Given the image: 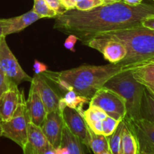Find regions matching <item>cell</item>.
I'll use <instances>...</instances> for the list:
<instances>
[{"label": "cell", "instance_id": "31", "mask_svg": "<svg viewBox=\"0 0 154 154\" xmlns=\"http://www.w3.org/2000/svg\"><path fill=\"white\" fill-rule=\"evenodd\" d=\"M33 70H34L35 75H42L44 72L48 71V66L45 63H41L38 60H35L34 65H33Z\"/></svg>", "mask_w": 154, "mask_h": 154}, {"label": "cell", "instance_id": "10", "mask_svg": "<svg viewBox=\"0 0 154 154\" xmlns=\"http://www.w3.org/2000/svg\"><path fill=\"white\" fill-rule=\"evenodd\" d=\"M126 120L138 139L139 152L154 154V124L143 118L136 121Z\"/></svg>", "mask_w": 154, "mask_h": 154}, {"label": "cell", "instance_id": "27", "mask_svg": "<svg viewBox=\"0 0 154 154\" xmlns=\"http://www.w3.org/2000/svg\"><path fill=\"white\" fill-rule=\"evenodd\" d=\"M100 5H102L101 0H80L77 3L75 9L81 11H87Z\"/></svg>", "mask_w": 154, "mask_h": 154}, {"label": "cell", "instance_id": "36", "mask_svg": "<svg viewBox=\"0 0 154 154\" xmlns=\"http://www.w3.org/2000/svg\"><path fill=\"white\" fill-rule=\"evenodd\" d=\"M45 154H57V151H56V149H54L52 146H51L47 150V151L45 152Z\"/></svg>", "mask_w": 154, "mask_h": 154}, {"label": "cell", "instance_id": "30", "mask_svg": "<svg viewBox=\"0 0 154 154\" xmlns=\"http://www.w3.org/2000/svg\"><path fill=\"white\" fill-rule=\"evenodd\" d=\"M78 41V38L75 36V35H69L67 38L66 39L64 43V46L66 49L69 50V51L75 52V45L76 42Z\"/></svg>", "mask_w": 154, "mask_h": 154}, {"label": "cell", "instance_id": "32", "mask_svg": "<svg viewBox=\"0 0 154 154\" xmlns=\"http://www.w3.org/2000/svg\"><path fill=\"white\" fill-rule=\"evenodd\" d=\"M80 0H60V3L63 5V7L66 11L74 10V9H75L77 3Z\"/></svg>", "mask_w": 154, "mask_h": 154}, {"label": "cell", "instance_id": "29", "mask_svg": "<svg viewBox=\"0 0 154 154\" xmlns=\"http://www.w3.org/2000/svg\"><path fill=\"white\" fill-rule=\"evenodd\" d=\"M45 1L48 3V5H49L51 8L54 9V10L57 12L58 16L66 11V9L63 7V5H62L61 3H60V0H45Z\"/></svg>", "mask_w": 154, "mask_h": 154}, {"label": "cell", "instance_id": "7", "mask_svg": "<svg viewBox=\"0 0 154 154\" xmlns=\"http://www.w3.org/2000/svg\"><path fill=\"white\" fill-rule=\"evenodd\" d=\"M6 37L3 36L0 38V68L8 78L16 85H19L23 81L31 82L32 78L27 75L9 48Z\"/></svg>", "mask_w": 154, "mask_h": 154}, {"label": "cell", "instance_id": "38", "mask_svg": "<svg viewBox=\"0 0 154 154\" xmlns=\"http://www.w3.org/2000/svg\"><path fill=\"white\" fill-rule=\"evenodd\" d=\"M99 154H112V153H111L110 151H105V152H103V153H101Z\"/></svg>", "mask_w": 154, "mask_h": 154}, {"label": "cell", "instance_id": "26", "mask_svg": "<svg viewBox=\"0 0 154 154\" xmlns=\"http://www.w3.org/2000/svg\"><path fill=\"white\" fill-rule=\"evenodd\" d=\"M120 123V120H116L109 116H107L106 118L104 119L102 122V135L106 137H109L110 135L114 133Z\"/></svg>", "mask_w": 154, "mask_h": 154}, {"label": "cell", "instance_id": "8", "mask_svg": "<svg viewBox=\"0 0 154 154\" xmlns=\"http://www.w3.org/2000/svg\"><path fill=\"white\" fill-rule=\"evenodd\" d=\"M85 45L99 51L105 60L114 64L122 61L127 53L126 48L121 42L111 38L95 37L90 39Z\"/></svg>", "mask_w": 154, "mask_h": 154}, {"label": "cell", "instance_id": "18", "mask_svg": "<svg viewBox=\"0 0 154 154\" xmlns=\"http://www.w3.org/2000/svg\"><path fill=\"white\" fill-rule=\"evenodd\" d=\"M80 114L93 132L96 134H102V122L108 116L103 110L95 105H89V108L86 111L83 110Z\"/></svg>", "mask_w": 154, "mask_h": 154}, {"label": "cell", "instance_id": "21", "mask_svg": "<svg viewBox=\"0 0 154 154\" xmlns=\"http://www.w3.org/2000/svg\"><path fill=\"white\" fill-rule=\"evenodd\" d=\"M90 98L81 96L74 90H69L66 91L64 96L60 99L59 108L62 106H67L81 113L84 110V105L86 104H90Z\"/></svg>", "mask_w": 154, "mask_h": 154}, {"label": "cell", "instance_id": "33", "mask_svg": "<svg viewBox=\"0 0 154 154\" xmlns=\"http://www.w3.org/2000/svg\"><path fill=\"white\" fill-rule=\"evenodd\" d=\"M141 24H142L143 26L154 29V17L146 18L142 21Z\"/></svg>", "mask_w": 154, "mask_h": 154}, {"label": "cell", "instance_id": "37", "mask_svg": "<svg viewBox=\"0 0 154 154\" xmlns=\"http://www.w3.org/2000/svg\"><path fill=\"white\" fill-rule=\"evenodd\" d=\"M4 35H3V27H2V20L0 19V38L2 37H3Z\"/></svg>", "mask_w": 154, "mask_h": 154}, {"label": "cell", "instance_id": "28", "mask_svg": "<svg viewBox=\"0 0 154 154\" xmlns=\"http://www.w3.org/2000/svg\"><path fill=\"white\" fill-rule=\"evenodd\" d=\"M15 84L7 77L0 68V96L5 91L8 90L11 86Z\"/></svg>", "mask_w": 154, "mask_h": 154}, {"label": "cell", "instance_id": "6", "mask_svg": "<svg viewBox=\"0 0 154 154\" xmlns=\"http://www.w3.org/2000/svg\"><path fill=\"white\" fill-rule=\"evenodd\" d=\"M89 105L103 110L109 117L122 121L126 118V106L124 99L109 89L102 87L90 99Z\"/></svg>", "mask_w": 154, "mask_h": 154}, {"label": "cell", "instance_id": "2", "mask_svg": "<svg viewBox=\"0 0 154 154\" xmlns=\"http://www.w3.org/2000/svg\"><path fill=\"white\" fill-rule=\"evenodd\" d=\"M119 64L104 66H81L60 72L46 71L42 74L63 92L74 90L78 94L91 99L109 78L121 72Z\"/></svg>", "mask_w": 154, "mask_h": 154}, {"label": "cell", "instance_id": "13", "mask_svg": "<svg viewBox=\"0 0 154 154\" xmlns=\"http://www.w3.org/2000/svg\"><path fill=\"white\" fill-rule=\"evenodd\" d=\"M26 105L30 122L41 127L46 119L48 112L41 99L37 88L32 82L29 97L26 100Z\"/></svg>", "mask_w": 154, "mask_h": 154}, {"label": "cell", "instance_id": "39", "mask_svg": "<svg viewBox=\"0 0 154 154\" xmlns=\"http://www.w3.org/2000/svg\"><path fill=\"white\" fill-rule=\"evenodd\" d=\"M2 136V126H1V120H0V137Z\"/></svg>", "mask_w": 154, "mask_h": 154}, {"label": "cell", "instance_id": "35", "mask_svg": "<svg viewBox=\"0 0 154 154\" xmlns=\"http://www.w3.org/2000/svg\"><path fill=\"white\" fill-rule=\"evenodd\" d=\"M122 0H101L102 5H109V4H113V3L119 2H121Z\"/></svg>", "mask_w": 154, "mask_h": 154}, {"label": "cell", "instance_id": "24", "mask_svg": "<svg viewBox=\"0 0 154 154\" xmlns=\"http://www.w3.org/2000/svg\"><path fill=\"white\" fill-rule=\"evenodd\" d=\"M123 126H124V120H123L119 123L114 133L108 137L109 150L112 154H122L121 139Z\"/></svg>", "mask_w": 154, "mask_h": 154}, {"label": "cell", "instance_id": "3", "mask_svg": "<svg viewBox=\"0 0 154 154\" xmlns=\"http://www.w3.org/2000/svg\"><path fill=\"white\" fill-rule=\"evenodd\" d=\"M96 37L114 39L124 45L126 56L117 63L122 66L123 70L154 63V29L141 25L101 33Z\"/></svg>", "mask_w": 154, "mask_h": 154}, {"label": "cell", "instance_id": "12", "mask_svg": "<svg viewBox=\"0 0 154 154\" xmlns=\"http://www.w3.org/2000/svg\"><path fill=\"white\" fill-rule=\"evenodd\" d=\"M35 84L48 113L59 110L61 97L51 87L46 78L42 75H35L31 81Z\"/></svg>", "mask_w": 154, "mask_h": 154}, {"label": "cell", "instance_id": "16", "mask_svg": "<svg viewBox=\"0 0 154 154\" xmlns=\"http://www.w3.org/2000/svg\"><path fill=\"white\" fill-rule=\"evenodd\" d=\"M39 19L41 18L33 11V10L14 17L1 19L3 27V35L6 37L8 35L19 32Z\"/></svg>", "mask_w": 154, "mask_h": 154}, {"label": "cell", "instance_id": "40", "mask_svg": "<svg viewBox=\"0 0 154 154\" xmlns=\"http://www.w3.org/2000/svg\"><path fill=\"white\" fill-rule=\"evenodd\" d=\"M139 154H148V153H144V152H139Z\"/></svg>", "mask_w": 154, "mask_h": 154}, {"label": "cell", "instance_id": "19", "mask_svg": "<svg viewBox=\"0 0 154 154\" xmlns=\"http://www.w3.org/2000/svg\"><path fill=\"white\" fill-rule=\"evenodd\" d=\"M134 78L154 94V63L130 69Z\"/></svg>", "mask_w": 154, "mask_h": 154}, {"label": "cell", "instance_id": "15", "mask_svg": "<svg viewBox=\"0 0 154 154\" xmlns=\"http://www.w3.org/2000/svg\"><path fill=\"white\" fill-rule=\"evenodd\" d=\"M22 92L13 84L0 96V120L8 121L13 117L21 99Z\"/></svg>", "mask_w": 154, "mask_h": 154}, {"label": "cell", "instance_id": "4", "mask_svg": "<svg viewBox=\"0 0 154 154\" xmlns=\"http://www.w3.org/2000/svg\"><path fill=\"white\" fill-rule=\"evenodd\" d=\"M102 87L113 90L126 102V120L136 121L141 119V105L144 87L134 78L131 70H122L106 81Z\"/></svg>", "mask_w": 154, "mask_h": 154}, {"label": "cell", "instance_id": "17", "mask_svg": "<svg viewBox=\"0 0 154 154\" xmlns=\"http://www.w3.org/2000/svg\"><path fill=\"white\" fill-rule=\"evenodd\" d=\"M83 145L79 138L64 126L61 143L56 151L57 154H85Z\"/></svg>", "mask_w": 154, "mask_h": 154}, {"label": "cell", "instance_id": "22", "mask_svg": "<svg viewBox=\"0 0 154 154\" xmlns=\"http://www.w3.org/2000/svg\"><path fill=\"white\" fill-rule=\"evenodd\" d=\"M141 118L154 124V94L144 87L141 105Z\"/></svg>", "mask_w": 154, "mask_h": 154}, {"label": "cell", "instance_id": "41", "mask_svg": "<svg viewBox=\"0 0 154 154\" xmlns=\"http://www.w3.org/2000/svg\"><path fill=\"white\" fill-rule=\"evenodd\" d=\"M153 2H154V0H153Z\"/></svg>", "mask_w": 154, "mask_h": 154}, {"label": "cell", "instance_id": "34", "mask_svg": "<svg viewBox=\"0 0 154 154\" xmlns=\"http://www.w3.org/2000/svg\"><path fill=\"white\" fill-rule=\"evenodd\" d=\"M122 1L130 5H137L142 3L143 0H122Z\"/></svg>", "mask_w": 154, "mask_h": 154}, {"label": "cell", "instance_id": "1", "mask_svg": "<svg viewBox=\"0 0 154 154\" xmlns=\"http://www.w3.org/2000/svg\"><path fill=\"white\" fill-rule=\"evenodd\" d=\"M151 17H154V3L130 5L121 1L87 11H66L56 17L54 29L75 35L86 45L101 33L141 26L144 19Z\"/></svg>", "mask_w": 154, "mask_h": 154}, {"label": "cell", "instance_id": "23", "mask_svg": "<svg viewBox=\"0 0 154 154\" xmlns=\"http://www.w3.org/2000/svg\"><path fill=\"white\" fill-rule=\"evenodd\" d=\"M88 128L89 136V145L90 149L94 154H99L105 151H110L109 144H108V137L105 136L102 134H96Z\"/></svg>", "mask_w": 154, "mask_h": 154}, {"label": "cell", "instance_id": "25", "mask_svg": "<svg viewBox=\"0 0 154 154\" xmlns=\"http://www.w3.org/2000/svg\"><path fill=\"white\" fill-rule=\"evenodd\" d=\"M32 10L40 18H56L58 16L45 0H34Z\"/></svg>", "mask_w": 154, "mask_h": 154}, {"label": "cell", "instance_id": "9", "mask_svg": "<svg viewBox=\"0 0 154 154\" xmlns=\"http://www.w3.org/2000/svg\"><path fill=\"white\" fill-rule=\"evenodd\" d=\"M59 110L61 113L65 126L70 130L72 133L79 138L84 146L90 149L88 128L82 116L76 110L67 106L60 107Z\"/></svg>", "mask_w": 154, "mask_h": 154}, {"label": "cell", "instance_id": "20", "mask_svg": "<svg viewBox=\"0 0 154 154\" xmlns=\"http://www.w3.org/2000/svg\"><path fill=\"white\" fill-rule=\"evenodd\" d=\"M124 120V126L122 132V154H139L138 141L129 123Z\"/></svg>", "mask_w": 154, "mask_h": 154}, {"label": "cell", "instance_id": "5", "mask_svg": "<svg viewBox=\"0 0 154 154\" xmlns=\"http://www.w3.org/2000/svg\"><path fill=\"white\" fill-rule=\"evenodd\" d=\"M29 122L24 92L22 91L20 102L13 117L8 121H1L2 135L13 141L23 149L27 141Z\"/></svg>", "mask_w": 154, "mask_h": 154}, {"label": "cell", "instance_id": "11", "mask_svg": "<svg viewBox=\"0 0 154 154\" xmlns=\"http://www.w3.org/2000/svg\"><path fill=\"white\" fill-rule=\"evenodd\" d=\"M64 126L60 110L48 113L46 119L41 126V129L48 142L54 149L60 147Z\"/></svg>", "mask_w": 154, "mask_h": 154}, {"label": "cell", "instance_id": "14", "mask_svg": "<svg viewBox=\"0 0 154 154\" xmlns=\"http://www.w3.org/2000/svg\"><path fill=\"white\" fill-rule=\"evenodd\" d=\"M51 146L40 126L29 122L27 141L22 149L23 154H45Z\"/></svg>", "mask_w": 154, "mask_h": 154}]
</instances>
